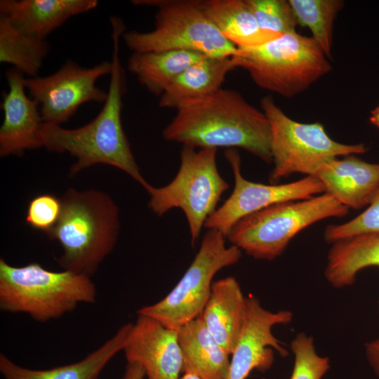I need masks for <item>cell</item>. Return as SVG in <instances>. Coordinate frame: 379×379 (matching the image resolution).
<instances>
[{
    "label": "cell",
    "mask_w": 379,
    "mask_h": 379,
    "mask_svg": "<svg viewBox=\"0 0 379 379\" xmlns=\"http://www.w3.org/2000/svg\"><path fill=\"white\" fill-rule=\"evenodd\" d=\"M176 110L162 132L166 141L195 148L239 147L272 162L270 122L238 91L221 88Z\"/></svg>",
    "instance_id": "7a4b0ae2"
},
{
    "label": "cell",
    "mask_w": 379,
    "mask_h": 379,
    "mask_svg": "<svg viewBox=\"0 0 379 379\" xmlns=\"http://www.w3.org/2000/svg\"><path fill=\"white\" fill-rule=\"evenodd\" d=\"M145 373L142 367L135 363L127 362L124 374L121 379H144Z\"/></svg>",
    "instance_id": "1f68e13d"
},
{
    "label": "cell",
    "mask_w": 379,
    "mask_h": 379,
    "mask_svg": "<svg viewBox=\"0 0 379 379\" xmlns=\"http://www.w3.org/2000/svg\"><path fill=\"white\" fill-rule=\"evenodd\" d=\"M246 312V298L233 277L213 281L200 315L212 336L231 355L241 334Z\"/></svg>",
    "instance_id": "ac0fdd59"
},
{
    "label": "cell",
    "mask_w": 379,
    "mask_h": 379,
    "mask_svg": "<svg viewBox=\"0 0 379 379\" xmlns=\"http://www.w3.org/2000/svg\"><path fill=\"white\" fill-rule=\"evenodd\" d=\"M236 68L234 56L204 58L175 78L159 96V106L178 109L207 98L222 88L227 74Z\"/></svg>",
    "instance_id": "d6986e66"
},
{
    "label": "cell",
    "mask_w": 379,
    "mask_h": 379,
    "mask_svg": "<svg viewBox=\"0 0 379 379\" xmlns=\"http://www.w3.org/2000/svg\"><path fill=\"white\" fill-rule=\"evenodd\" d=\"M50 46L46 39L24 34L0 15V62L10 64L28 78L39 76Z\"/></svg>",
    "instance_id": "d4e9b609"
},
{
    "label": "cell",
    "mask_w": 379,
    "mask_h": 379,
    "mask_svg": "<svg viewBox=\"0 0 379 379\" xmlns=\"http://www.w3.org/2000/svg\"><path fill=\"white\" fill-rule=\"evenodd\" d=\"M98 4L96 0H1L0 15L24 34L46 39L70 18Z\"/></svg>",
    "instance_id": "e0dca14e"
},
{
    "label": "cell",
    "mask_w": 379,
    "mask_h": 379,
    "mask_svg": "<svg viewBox=\"0 0 379 379\" xmlns=\"http://www.w3.org/2000/svg\"><path fill=\"white\" fill-rule=\"evenodd\" d=\"M234 58L258 86L287 98L304 92L332 69L317 41L296 32L257 47L238 48Z\"/></svg>",
    "instance_id": "5b68a950"
},
{
    "label": "cell",
    "mask_w": 379,
    "mask_h": 379,
    "mask_svg": "<svg viewBox=\"0 0 379 379\" xmlns=\"http://www.w3.org/2000/svg\"><path fill=\"white\" fill-rule=\"evenodd\" d=\"M95 299L96 288L88 276L48 270L38 262L16 267L0 259V309L4 312L25 313L46 322Z\"/></svg>",
    "instance_id": "277c9868"
},
{
    "label": "cell",
    "mask_w": 379,
    "mask_h": 379,
    "mask_svg": "<svg viewBox=\"0 0 379 379\" xmlns=\"http://www.w3.org/2000/svg\"><path fill=\"white\" fill-rule=\"evenodd\" d=\"M370 122L379 128V105L371 112Z\"/></svg>",
    "instance_id": "d6a6232c"
},
{
    "label": "cell",
    "mask_w": 379,
    "mask_h": 379,
    "mask_svg": "<svg viewBox=\"0 0 379 379\" xmlns=\"http://www.w3.org/2000/svg\"><path fill=\"white\" fill-rule=\"evenodd\" d=\"M294 356L290 379H321L330 368V360L317 354L312 336L299 333L291 342Z\"/></svg>",
    "instance_id": "4316f807"
},
{
    "label": "cell",
    "mask_w": 379,
    "mask_h": 379,
    "mask_svg": "<svg viewBox=\"0 0 379 379\" xmlns=\"http://www.w3.org/2000/svg\"><path fill=\"white\" fill-rule=\"evenodd\" d=\"M225 239L220 232L208 230L175 286L160 301L140 308L138 314L151 317L176 331L199 317L208 300L215 274L237 263L241 257V250L234 245L226 246Z\"/></svg>",
    "instance_id": "30bf717a"
},
{
    "label": "cell",
    "mask_w": 379,
    "mask_h": 379,
    "mask_svg": "<svg viewBox=\"0 0 379 379\" xmlns=\"http://www.w3.org/2000/svg\"><path fill=\"white\" fill-rule=\"evenodd\" d=\"M110 23L112 67L107 98L101 110L92 121L77 128L44 123L41 145L50 152L68 153L76 159L70 168L72 176L95 164H106L123 171L145 189L149 183L140 173L121 121L126 80L119 44L126 27L117 16L110 18Z\"/></svg>",
    "instance_id": "6da1fadb"
},
{
    "label": "cell",
    "mask_w": 379,
    "mask_h": 379,
    "mask_svg": "<svg viewBox=\"0 0 379 379\" xmlns=\"http://www.w3.org/2000/svg\"><path fill=\"white\" fill-rule=\"evenodd\" d=\"M112 67L111 61L86 68L68 60L50 75L25 78V86L39 105L44 123L60 125L84 103L105 102L107 91L97 86L96 82L110 74Z\"/></svg>",
    "instance_id": "8fae6325"
},
{
    "label": "cell",
    "mask_w": 379,
    "mask_h": 379,
    "mask_svg": "<svg viewBox=\"0 0 379 379\" xmlns=\"http://www.w3.org/2000/svg\"><path fill=\"white\" fill-rule=\"evenodd\" d=\"M379 267V233L354 236L333 244L325 269L328 282L337 288L353 284L364 268Z\"/></svg>",
    "instance_id": "603a6c76"
},
{
    "label": "cell",
    "mask_w": 379,
    "mask_h": 379,
    "mask_svg": "<svg viewBox=\"0 0 379 379\" xmlns=\"http://www.w3.org/2000/svg\"><path fill=\"white\" fill-rule=\"evenodd\" d=\"M178 379H200V378L191 373H184L183 375L180 377Z\"/></svg>",
    "instance_id": "836d02e7"
},
{
    "label": "cell",
    "mask_w": 379,
    "mask_h": 379,
    "mask_svg": "<svg viewBox=\"0 0 379 379\" xmlns=\"http://www.w3.org/2000/svg\"><path fill=\"white\" fill-rule=\"evenodd\" d=\"M349 208L327 193L279 203L240 219L226 239L255 259L272 260L300 231L323 219L347 215Z\"/></svg>",
    "instance_id": "8992f818"
},
{
    "label": "cell",
    "mask_w": 379,
    "mask_h": 379,
    "mask_svg": "<svg viewBox=\"0 0 379 379\" xmlns=\"http://www.w3.org/2000/svg\"><path fill=\"white\" fill-rule=\"evenodd\" d=\"M183 373L193 374L200 379H227L230 355L206 328L201 316L178 330Z\"/></svg>",
    "instance_id": "44dd1931"
},
{
    "label": "cell",
    "mask_w": 379,
    "mask_h": 379,
    "mask_svg": "<svg viewBox=\"0 0 379 379\" xmlns=\"http://www.w3.org/2000/svg\"><path fill=\"white\" fill-rule=\"evenodd\" d=\"M260 105L271 129L272 184L293 173L314 176L328 161L368 149L363 143L335 142L319 122L304 124L291 119L270 95L261 99Z\"/></svg>",
    "instance_id": "9c48e42d"
},
{
    "label": "cell",
    "mask_w": 379,
    "mask_h": 379,
    "mask_svg": "<svg viewBox=\"0 0 379 379\" xmlns=\"http://www.w3.org/2000/svg\"><path fill=\"white\" fill-rule=\"evenodd\" d=\"M61 199L44 193L35 196L28 204L25 220L31 227L48 234L57 224L61 213Z\"/></svg>",
    "instance_id": "f546056e"
},
{
    "label": "cell",
    "mask_w": 379,
    "mask_h": 379,
    "mask_svg": "<svg viewBox=\"0 0 379 379\" xmlns=\"http://www.w3.org/2000/svg\"><path fill=\"white\" fill-rule=\"evenodd\" d=\"M264 30L284 34L295 32L297 21L288 1L245 0Z\"/></svg>",
    "instance_id": "83f0119b"
},
{
    "label": "cell",
    "mask_w": 379,
    "mask_h": 379,
    "mask_svg": "<svg viewBox=\"0 0 379 379\" xmlns=\"http://www.w3.org/2000/svg\"><path fill=\"white\" fill-rule=\"evenodd\" d=\"M314 176L325 193L348 208L370 205L379 194V164L354 155L328 161Z\"/></svg>",
    "instance_id": "2e32d148"
},
{
    "label": "cell",
    "mask_w": 379,
    "mask_h": 379,
    "mask_svg": "<svg viewBox=\"0 0 379 379\" xmlns=\"http://www.w3.org/2000/svg\"><path fill=\"white\" fill-rule=\"evenodd\" d=\"M217 149L183 145L180 165L173 180L165 186L145 188L149 194L148 206L158 216L173 208L186 217L191 241H197L206 220L217 209L221 196L230 187L216 164Z\"/></svg>",
    "instance_id": "ba28073f"
},
{
    "label": "cell",
    "mask_w": 379,
    "mask_h": 379,
    "mask_svg": "<svg viewBox=\"0 0 379 379\" xmlns=\"http://www.w3.org/2000/svg\"><path fill=\"white\" fill-rule=\"evenodd\" d=\"M207 57L183 50L133 52L127 68L149 93L160 96L186 68Z\"/></svg>",
    "instance_id": "cb8c5ba5"
},
{
    "label": "cell",
    "mask_w": 379,
    "mask_h": 379,
    "mask_svg": "<svg viewBox=\"0 0 379 379\" xmlns=\"http://www.w3.org/2000/svg\"><path fill=\"white\" fill-rule=\"evenodd\" d=\"M199 3L208 19L237 48L257 47L282 35L262 29L245 0H199Z\"/></svg>",
    "instance_id": "7402d4cb"
},
{
    "label": "cell",
    "mask_w": 379,
    "mask_h": 379,
    "mask_svg": "<svg viewBox=\"0 0 379 379\" xmlns=\"http://www.w3.org/2000/svg\"><path fill=\"white\" fill-rule=\"evenodd\" d=\"M127 362L140 365L147 379H178L183 360L178 331L138 314L123 349Z\"/></svg>",
    "instance_id": "5bb4252c"
},
{
    "label": "cell",
    "mask_w": 379,
    "mask_h": 379,
    "mask_svg": "<svg viewBox=\"0 0 379 379\" xmlns=\"http://www.w3.org/2000/svg\"><path fill=\"white\" fill-rule=\"evenodd\" d=\"M225 156L232 169L234 187L230 196L206 220L204 227L216 230L227 237L231 228L244 217L272 205L310 199L325 190L315 176L307 175L286 184L253 182L241 173V160L237 150L228 149Z\"/></svg>",
    "instance_id": "7c38bea8"
},
{
    "label": "cell",
    "mask_w": 379,
    "mask_h": 379,
    "mask_svg": "<svg viewBox=\"0 0 379 379\" xmlns=\"http://www.w3.org/2000/svg\"><path fill=\"white\" fill-rule=\"evenodd\" d=\"M297 24L307 27L327 58L331 56L333 22L341 0H288Z\"/></svg>",
    "instance_id": "484cf974"
},
{
    "label": "cell",
    "mask_w": 379,
    "mask_h": 379,
    "mask_svg": "<svg viewBox=\"0 0 379 379\" xmlns=\"http://www.w3.org/2000/svg\"><path fill=\"white\" fill-rule=\"evenodd\" d=\"M133 324H124L100 347L83 359L50 369L35 370L20 366L0 354V372L4 379H97L109 361L123 351Z\"/></svg>",
    "instance_id": "ffe728a7"
},
{
    "label": "cell",
    "mask_w": 379,
    "mask_h": 379,
    "mask_svg": "<svg viewBox=\"0 0 379 379\" xmlns=\"http://www.w3.org/2000/svg\"><path fill=\"white\" fill-rule=\"evenodd\" d=\"M8 91L2 96L4 119L0 128V156L21 155L42 147L44 121L37 103L25 93L24 75L11 68L5 73Z\"/></svg>",
    "instance_id": "9a60e30c"
},
{
    "label": "cell",
    "mask_w": 379,
    "mask_h": 379,
    "mask_svg": "<svg viewBox=\"0 0 379 379\" xmlns=\"http://www.w3.org/2000/svg\"><path fill=\"white\" fill-rule=\"evenodd\" d=\"M55 226L46 235L62 248L58 260L64 270L91 277L113 250L119 234V210L107 194L69 189L60 199Z\"/></svg>",
    "instance_id": "3957f363"
},
{
    "label": "cell",
    "mask_w": 379,
    "mask_h": 379,
    "mask_svg": "<svg viewBox=\"0 0 379 379\" xmlns=\"http://www.w3.org/2000/svg\"><path fill=\"white\" fill-rule=\"evenodd\" d=\"M156 6L154 28L125 31L122 39L133 52L190 51L208 57H228L238 48L227 41L204 13L199 0H134Z\"/></svg>",
    "instance_id": "52a82bcc"
},
{
    "label": "cell",
    "mask_w": 379,
    "mask_h": 379,
    "mask_svg": "<svg viewBox=\"0 0 379 379\" xmlns=\"http://www.w3.org/2000/svg\"><path fill=\"white\" fill-rule=\"evenodd\" d=\"M288 310L271 312L254 296L246 298L244 324L232 353L227 379H246L253 370L265 371L274 362V350L281 357L288 355L284 344L272 333L274 326L291 321Z\"/></svg>",
    "instance_id": "4fadbf2b"
},
{
    "label": "cell",
    "mask_w": 379,
    "mask_h": 379,
    "mask_svg": "<svg viewBox=\"0 0 379 379\" xmlns=\"http://www.w3.org/2000/svg\"><path fill=\"white\" fill-rule=\"evenodd\" d=\"M365 350L370 366L379 377V338L366 343Z\"/></svg>",
    "instance_id": "4dcf8cb0"
},
{
    "label": "cell",
    "mask_w": 379,
    "mask_h": 379,
    "mask_svg": "<svg viewBox=\"0 0 379 379\" xmlns=\"http://www.w3.org/2000/svg\"><path fill=\"white\" fill-rule=\"evenodd\" d=\"M368 233H379V194L368 207L354 219L343 224L328 226L324 237L326 241L333 244Z\"/></svg>",
    "instance_id": "f1b7e54d"
}]
</instances>
